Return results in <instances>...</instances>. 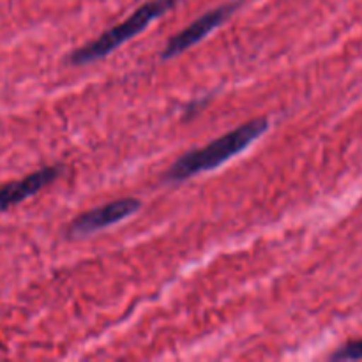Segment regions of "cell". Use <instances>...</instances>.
Here are the masks:
<instances>
[{
  "label": "cell",
  "mask_w": 362,
  "mask_h": 362,
  "mask_svg": "<svg viewBox=\"0 0 362 362\" xmlns=\"http://www.w3.org/2000/svg\"><path fill=\"white\" fill-rule=\"evenodd\" d=\"M269 129V119L258 117V119L247 120L243 126L221 134L216 140L209 141L204 147L193 148L180 156L173 161V165L166 170V182H184L200 173L212 172L230 161L232 158L246 151L251 144L258 140L265 131Z\"/></svg>",
  "instance_id": "obj_1"
},
{
  "label": "cell",
  "mask_w": 362,
  "mask_h": 362,
  "mask_svg": "<svg viewBox=\"0 0 362 362\" xmlns=\"http://www.w3.org/2000/svg\"><path fill=\"white\" fill-rule=\"evenodd\" d=\"M140 209L141 202L133 197L108 202V204L101 205V207H94L90 211L83 212V214L76 216L69 223V226H67L66 235L69 239H80V237H87L90 233L101 232V230L108 228V226L119 225L124 219L131 218Z\"/></svg>",
  "instance_id": "obj_3"
},
{
  "label": "cell",
  "mask_w": 362,
  "mask_h": 362,
  "mask_svg": "<svg viewBox=\"0 0 362 362\" xmlns=\"http://www.w3.org/2000/svg\"><path fill=\"white\" fill-rule=\"evenodd\" d=\"M64 172H66V166L64 165L45 166V168H39L35 172L28 173L23 179L13 180V182L0 186V214H4V212H7L14 205L21 204V202L37 194L46 186L55 182Z\"/></svg>",
  "instance_id": "obj_5"
},
{
  "label": "cell",
  "mask_w": 362,
  "mask_h": 362,
  "mask_svg": "<svg viewBox=\"0 0 362 362\" xmlns=\"http://www.w3.org/2000/svg\"><path fill=\"white\" fill-rule=\"evenodd\" d=\"M331 361H362V338L352 339L329 356Z\"/></svg>",
  "instance_id": "obj_6"
},
{
  "label": "cell",
  "mask_w": 362,
  "mask_h": 362,
  "mask_svg": "<svg viewBox=\"0 0 362 362\" xmlns=\"http://www.w3.org/2000/svg\"><path fill=\"white\" fill-rule=\"evenodd\" d=\"M237 7H239V2H232L202 14L198 20H194L191 25H187L184 30L177 32V34L166 42L165 48H163L161 52V60L173 59V57L180 55V53H184L187 48H191V46L204 41L209 34H212L216 28L221 27V25L235 13Z\"/></svg>",
  "instance_id": "obj_4"
},
{
  "label": "cell",
  "mask_w": 362,
  "mask_h": 362,
  "mask_svg": "<svg viewBox=\"0 0 362 362\" xmlns=\"http://www.w3.org/2000/svg\"><path fill=\"white\" fill-rule=\"evenodd\" d=\"M177 0H148V2L141 4L131 16H127L122 23L115 25V27L108 28L92 39L87 45L80 46L74 49L69 57L67 62L71 66H87V64L98 62V60L105 59L110 53L115 52L119 46L133 39L134 35L141 34L152 21L161 18L163 14L172 11L175 7Z\"/></svg>",
  "instance_id": "obj_2"
}]
</instances>
